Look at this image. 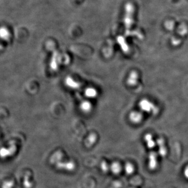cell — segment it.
I'll return each instance as SVG.
<instances>
[{
    "label": "cell",
    "instance_id": "obj_1",
    "mask_svg": "<svg viewBox=\"0 0 188 188\" xmlns=\"http://www.w3.org/2000/svg\"><path fill=\"white\" fill-rule=\"evenodd\" d=\"M148 166L149 169L152 170L156 169L157 167V155L156 153L151 152L148 155Z\"/></svg>",
    "mask_w": 188,
    "mask_h": 188
},
{
    "label": "cell",
    "instance_id": "obj_2",
    "mask_svg": "<svg viewBox=\"0 0 188 188\" xmlns=\"http://www.w3.org/2000/svg\"><path fill=\"white\" fill-rule=\"evenodd\" d=\"M159 142V141H158ZM159 145H160V148H159V154L160 156H161L162 157H164L167 154V149L166 148L165 146L164 145L163 142L162 141H160L159 142Z\"/></svg>",
    "mask_w": 188,
    "mask_h": 188
},
{
    "label": "cell",
    "instance_id": "obj_3",
    "mask_svg": "<svg viewBox=\"0 0 188 188\" xmlns=\"http://www.w3.org/2000/svg\"><path fill=\"white\" fill-rule=\"evenodd\" d=\"M111 169L113 173L115 174H118L120 173L121 170V166L118 163H114L112 164Z\"/></svg>",
    "mask_w": 188,
    "mask_h": 188
},
{
    "label": "cell",
    "instance_id": "obj_4",
    "mask_svg": "<svg viewBox=\"0 0 188 188\" xmlns=\"http://www.w3.org/2000/svg\"><path fill=\"white\" fill-rule=\"evenodd\" d=\"M66 84H67L68 86L74 88H77L78 86H79L78 83L74 82L73 79H72L71 78H66Z\"/></svg>",
    "mask_w": 188,
    "mask_h": 188
},
{
    "label": "cell",
    "instance_id": "obj_5",
    "mask_svg": "<svg viewBox=\"0 0 188 188\" xmlns=\"http://www.w3.org/2000/svg\"><path fill=\"white\" fill-rule=\"evenodd\" d=\"M125 170L127 174L131 175L134 171V167L131 163H128L125 166Z\"/></svg>",
    "mask_w": 188,
    "mask_h": 188
},
{
    "label": "cell",
    "instance_id": "obj_6",
    "mask_svg": "<svg viewBox=\"0 0 188 188\" xmlns=\"http://www.w3.org/2000/svg\"><path fill=\"white\" fill-rule=\"evenodd\" d=\"M85 94L88 97H94L96 95V90L93 88H87L85 92Z\"/></svg>",
    "mask_w": 188,
    "mask_h": 188
},
{
    "label": "cell",
    "instance_id": "obj_7",
    "mask_svg": "<svg viewBox=\"0 0 188 188\" xmlns=\"http://www.w3.org/2000/svg\"><path fill=\"white\" fill-rule=\"evenodd\" d=\"M146 141L147 142V146L149 148H152L155 146V143L151 139V137L148 135L146 137Z\"/></svg>",
    "mask_w": 188,
    "mask_h": 188
},
{
    "label": "cell",
    "instance_id": "obj_8",
    "mask_svg": "<svg viewBox=\"0 0 188 188\" xmlns=\"http://www.w3.org/2000/svg\"><path fill=\"white\" fill-rule=\"evenodd\" d=\"M81 108L83 110L85 111H88L90 110L91 108V105H90V102L87 101H85L82 103L81 104Z\"/></svg>",
    "mask_w": 188,
    "mask_h": 188
},
{
    "label": "cell",
    "instance_id": "obj_9",
    "mask_svg": "<svg viewBox=\"0 0 188 188\" xmlns=\"http://www.w3.org/2000/svg\"><path fill=\"white\" fill-rule=\"evenodd\" d=\"M184 176L185 177V178L188 179V165L187 166L186 168H184Z\"/></svg>",
    "mask_w": 188,
    "mask_h": 188
}]
</instances>
